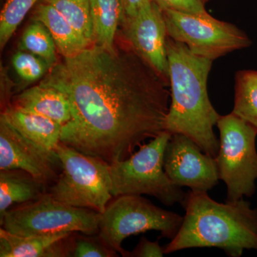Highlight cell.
<instances>
[{
    "mask_svg": "<svg viewBox=\"0 0 257 257\" xmlns=\"http://www.w3.org/2000/svg\"><path fill=\"white\" fill-rule=\"evenodd\" d=\"M71 233L22 236L1 227L0 256L67 257V239Z\"/></svg>",
    "mask_w": 257,
    "mask_h": 257,
    "instance_id": "obj_13",
    "label": "cell"
},
{
    "mask_svg": "<svg viewBox=\"0 0 257 257\" xmlns=\"http://www.w3.org/2000/svg\"><path fill=\"white\" fill-rule=\"evenodd\" d=\"M47 185L22 170H0V218L12 208L46 194Z\"/></svg>",
    "mask_w": 257,
    "mask_h": 257,
    "instance_id": "obj_16",
    "label": "cell"
},
{
    "mask_svg": "<svg viewBox=\"0 0 257 257\" xmlns=\"http://www.w3.org/2000/svg\"><path fill=\"white\" fill-rule=\"evenodd\" d=\"M94 44L109 51L114 50V40L124 17L122 0H89Z\"/></svg>",
    "mask_w": 257,
    "mask_h": 257,
    "instance_id": "obj_18",
    "label": "cell"
},
{
    "mask_svg": "<svg viewBox=\"0 0 257 257\" xmlns=\"http://www.w3.org/2000/svg\"><path fill=\"white\" fill-rule=\"evenodd\" d=\"M72 232L67 239V257H116L117 252L99 234Z\"/></svg>",
    "mask_w": 257,
    "mask_h": 257,
    "instance_id": "obj_22",
    "label": "cell"
},
{
    "mask_svg": "<svg viewBox=\"0 0 257 257\" xmlns=\"http://www.w3.org/2000/svg\"><path fill=\"white\" fill-rule=\"evenodd\" d=\"M183 216L157 207L142 195L125 194L113 197L101 214L98 234L106 244L124 257L130 251L121 246L133 235L160 231L161 236L172 239L180 229Z\"/></svg>",
    "mask_w": 257,
    "mask_h": 257,
    "instance_id": "obj_7",
    "label": "cell"
},
{
    "mask_svg": "<svg viewBox=\"0 0 257 257\" xmlns=\"http://www.w3.org/2000/svg\"><path fill=\"white\" fill-rule=\"evenodd\" d=\"M1 115L13 127L30 141L50 152L61 143L62 126L42 115L8 106Z\"/></svg>",
    "mask_w": 257,
    "mask_h": 257,
    "instance_id": "obj_15",
    "label": "cell"
},
{
    "mask_svg": "<svg viewBox=\"0 0 257 257\" xmlns=\"http://www.w3.org/2000/svg\"><path fill=\"white\" fill-rule=\"evenodd\" d=\"M63 58L41 82L70 104L61 143L111 165L165 131L170 84L131 47L109 51L93 44Z\"/></svg>",
    "mask_w": 257,
    "mask_h": 257,
    "instance_id": "obj_1",
    "label": "cell"
},
{
    "mask_svg": "<svg viewBox=\"0 0 257 257\" xmlns=\"http://www.w3.org/2000/svg\"><path fill=\"white\" fill-rule=\"evenodd\" d=\"M149 0H122L124 8L123 19L131 18L137 14L139 10ZM122 19V20H123Z\"/></svg>",
    "mask_w": 257,
    "mask_h": 257,
    "instance_id": "obj_27",
    "label": "cell"
},
{
    "mask_svg": "<svg viewBox=\"0 0 257 257\" xmlns=\"http://www.w3.org/2000/svg\"><path fill=\"white\" fill-rule=\"evenodd\" d=\"M101 214L92 209L69 205L48 192L33 202L10 209L0 218L1 227L18 236L99 232Z\"/></svg>",
    "mask_w": 257,
    "mask_h": 257,
    "instance_id": "obj_8",
    "label": "cell"
},
{
    "mask_svg": "<svg viewBox=\"0 0 257 257\" xmlns=\"http://www.w3.org/2000/svg\"><path fill=\"white\" fill-rule=\"evenodd\" d=\"M62 172L49 194L61 202L103 214L113 199L109 164L60 143L55 149Z\"/></svg>",
    "mask_w": 257,
    "mask_h": 257,
    "instance_id": "obj_5",
    "label": "cell"
},
{
    "mask_svg": "<svg viewBox=\"0 0 257 257\" xmlns=\"http://www.w3.org/2000/svg\"><path fill=\"white\" fill-rule=\"evenodd\" d=\"M162 10H171L182 13L203 14L207 13L203 0H152Z\"/></svg>",
    "mask_w": 257,
    "mask_h": 257,
    "instance_id": "obj_25",
    "label": "cell"
},
{
    "mask_svg": "<svg viewBox=\"0 0 257 257\" xmlns=\"http://www.w3.org/2000/svg\"><path fill=\"white\" fill-rule=\"evenodd\" d=\"M52 5L82 35L94 44L92 17L89 0H42Z\"/></svg>",
    "mask_w": 257,
    "mask_h": 257,
    "instance_id": "obj_21",
    "label": "cell"
},
{
    "mask_svg": "<svg viewBox=\"0 0 257 257\" xmlns=\"http://www.w3.org/2000/svg\"><path fill=\"white\" fill-rule=\"evenodd\" d=\"M124 37L135 53L170 84L167 28L162 10L149 0L131 18H124Z\"/></svg>",
    "mask_w": 257,
    "mask_h": 257,
    "instance_id": "obj_11",
    "label": "cell"
},
{
    "mask_svg": "<svg viewBox=\"0 0 257 257\" xmlns=\"http://www.w3.org/2000/svg\"><path fill=\"white\" fill-rule=\"evenodd\" d=\"M203 1L204 2V3H207V2L209 1V0H203Z\"/></svg>",
    "mask_w": 257,
    "mask_h": 257,
    "instance_id": "obj_28",
    "label": "cell"
},
{
    "mask_svg": "<svg viewBox=\"0 0 257 257\" xmlns=\"http://www.w3.org/2000/svg\"><path fill=\"white\" fill-rule=\"evenodd\" d=\"M12 64L19 77L28 82L39 80L50 69L43 59L24 50L19 51L13 56Z\"/></svg>",
    "mask_w": 257,
    "mask_h": 257,
    "instance_id": "obj_24",
    "label": "cell"
},
{
    "mask_svg": "<svg viewBox=\"0 0 257 257\" xmlns=\"http://www.w3.org/2000/svg\"><path fill=\"white\" fill-rule=\"evenodd\" d=\"M20 48L43 59L50 69L58 62L55 42L43 24L34 20L24 32Z\"/></svg>",
    "mask_w": 257,
    "mask_h": 257,
    "instance_id": "obj_20",
    "label": "cell"
},
{
    "mask_svg": "<svg viewBox=\"0 0 257 257\" xmlns=\"http://www.w3.org/2000/svg\"><path fill=\"white\" fill-rule=\"evenodd\" d=\"M168 37L188 47L194 55L214 60L251 42L242 30L231 23L203 14L162 10Z\"/></svg>",
    "mask_w": 257,
    "mask_h": 257,
    "instance_id": "obj_9",
    "label": "cell"
},
{
    "mask_svg": "<svg viewBox=\"0 0 257 257\" xmlns=\"http://www.w3.org/2000/svg\"><path fill=\"white\" fill-rule=\"evenodd\" d=\"M171 137L172 134L164 131L128 158L109 166L113 197L146 194L168 207L182 204L186 193L164 170V154Z\"/></svg>",
    "mask_w": 257,
    "mask_h": 257,
    "instance_id": "obj_4",
    "label": "cell"
},
{
    "mask_svg": "<svg viewBox=\"0 0 257 257\" xmlns=\"http://www.w3.org/2000/svg\"><path fill=\"white\" fill-rule=\"evenodd\" d=\"M167 58L171 101L165 131L182 134L216 157L219 140L214 127L221 115L214 109L207 92L212 60L193 54L181 42L167 37Z\"/></svg>",
    "mask_w": 257,
    "mask_h": 257,
    "instance_id": "obj_2",
    "label": "cell"
},
{
    "mask_svg": "<svg viewBox=\"0 0 257 257\" xmlns=\"http://www.w3.org/2000/svg\"><path fill=\"white\" fill-rule=\"evenodd\" d=\"M165 254V248L160 246L158 241H150L143 236L136 247L130 251V257H162Z\"/></svg>",
    "mask_w": 257,
    "mask_h": 257,
    "instance_id": "obj_26",
    "label": "cell"
},
{
    "mask_svg": "<svg viewBox=\"0 0 257 257\" xmlns=\"http://www.w3.org/2000/svg\"><path fill=\"white\" fill-rule=\"evenodd\" d=\"M219 149L215 157L219 179L226 187L227 202L252 197L257 179V128L233 114L216 124Z\"/></svg>",
    "mask_w": 257,
    "mask_h": 257,
    "instance_id": "obj_6",
    "label": "cell"
},
{
    "mask_svg": "<svg viewBox=\"0 0 257 257\" xmlns=\"http://www.w3.org/2000/svg\"><path fill=\"white\" fill-rule=\"evenodd\" d=\"M58 165L55 152L30 141L0 116V170L26 171L47 186L58 177Z\"/></svg>",
    "mask_w": 257,
    "mask_h": 257,
    "instance_id": "obj_12",
    "label": "cell"
},
{
    "mask_svg": "<svg viewBox=\"0 0 257 257\" xmlns=\"http://www.w3.org/2000/svg\"><path fill=\"white\" fill-rule=\"evenodd\" d=\"M40 0H6L0 14V47L5 48L19 25Z\"/></svg>",
    "mask_w": 257,
    "mask_h": 257,
    "instance_id": "obj_23",
    "label": "cell"
},
{
    "mask_svg": "<svg viewBox=\"0 0 257 257\" xmlns=\"http://www.w3.org/2000/svg\"><path fill=\"white\" fill-rule=\"evenodd\" d=\"M180 229L165 246V254L193 248H217L240 257L244 250L257 251V209L243 199L220 203L207 192L186 193Z\"/></svg>",
    "mask_w": 257,
    "mask_h": 257,
    "instance_id": "obj_3",
    "label": "cell"
},
{
    "mask_svg": "<svg viewBox=\"0 0 257 257\" xmlns=\"http://www.w3.org/2000/svg\"><path fill=\"white\" fill-rule=\"evenodd\" d=\"M164 170L175 185L192 191L208 192L220 180L215 157L182 134H174L169 140L164 154Z\"/></svg>",
    "mask_w": 257,
    "mask_h": 257,
    "instance_id": "obj_10",
    "label": "cell"
},
{
    "mask_svg": "<svg viewBox=\"0 0 257 257\" xmlns=\"http://www.w3.org/2000/svg\"><path fill=\"white\" fill-rule=\"evenodd\" d=\"M33 20L43 24L63 57H73L92 45L54 7L42 2L34 12Z\"/></svg>",
    "mask_w": 257,
    "mask_h": 257,
    "instance_id": "obj_17",
    "label": "cell"
},
{
    "mask_svg": "<svg viewBox=\"0 0 257 257\" xmlns=\"http://www.w3.org/2000/svg\"><path fill=\"white\" fill-rule=\"evenodd\" d=\"M10 105L46 116L62 126L72 117L70 104L64 93L41 82L15 96Z\"/></svg>",
    "mask_w": 257,
    "mask_h": 257,
    "instance_id": "obj_14",
    "label": "cell"
},
{
    "mask_svg": "<svg viewBox=\"0 0 257 257\" xmlns=\"http://www.w3.org/2000/svg\"><path fill=\"white\" fill-rule=\"evenodd\" d=\"M235 82L234 106L231 112L257 128V72L239 71Z\"/></svg>",
    "mask_w": 257,
    "mask_h": 257,
    "instance_id": "obj_19",
    "label": "cell"
}]
</instances>
